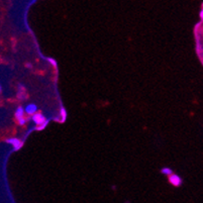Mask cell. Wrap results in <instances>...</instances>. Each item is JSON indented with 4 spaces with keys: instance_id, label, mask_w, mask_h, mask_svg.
I'll list each match as a JSON object with an SVG mask.
<instances>
[{
    "instance_id": "14",
    "label": "cell",
    "mask_w": 203,
    "mask_h": 203,
    "mask_svg": "<svg viewBox=\"0 0 203 203\" xmlns=\"http://www.w3.org/2000/svg\"><path fill=\"white\" fill-rule=\"evenodd\" d=\"M0 92H1V86H0Z\"/></svg>"
},
{
    "instance_id": "11",
    "label": "cell",
    "mask_w": 203,
    "mask_h": 203,
    "mask_svg": "<svg viewBox=\"0 0 203 203\" xmlns=\"http://www.w3.org/2000/svg\"><path fill=\"white\" fill-rule=\"evenodd\" d=\"M48 61H49V62H50L51 64H52V65L54 66V68H57V62H56V61L54 60V59L49 58V59H48Z\"/></svg>"
},
{
    "instance_id": "7",
    "label": "cell",
    "mask_w": 203,
    "mask_h": 203,
    "mask_svg": "<svg viewBox=\"0 0 203 203\" xmlns=\"http://www.w3.org/2000/svg\"><path fill=\"white\" fill-rule=\"evenodd\" d=\"M60 116H61V121H62V122H64L66 120V118H67V111H66V109L64 108V107H62V108H61Z\"/></svg>"
},
{
    "instance_id": "3",
    "label": "cell",
    "mask_w": 203,
    "mask_h": 203,
    "mask_svg": "<svg viewBox=\"0 0 203 203\" xmlns=\"http://www.w3.org/2000/svg\"><path fill=\"white\" fill-rule=\"evenodd\" d=\"M169 182L173 186H175V187H179V186L182 185V179L176 174H172L169 176Z\"/></svg>"
},
{
    "instance_id": "10",
    "label": "cell",
    "mask_w": 203,
    "mask_h": 203,
    "mask_svg": "<svg viewBox=\"0 0 203 203\" xmlns=\"http://www.w3.org/2000/svg\"><path fill=\"white\" fill-rule=\"evenodd\" d=\"M17 121H18L19 125H24V124L26 123V119L24 118V117H22V118H19Z\"/></svg>"
},
{
    "instance_id": "2",
    "label": "cell",
    "mask_w": 203,
    "mask_h": 203,
    "mask_svg": "<svg viewBox=\"0 0 203 203\" xmlns=\"http://www.w3.org/2000/svg\"><path fill=\"white\" fill-rule=\"evenodd\" d=\"M31 116H33L31 117V119H33V122L38 124V125H41V124L45 123V122L46 121L45 115H44L43 113H41V112H36V113H35Z\"/></svg>"
},
{
    "instance_id": "1",
    "label": "cell",
    "mask_w": 203,
    "mask_h": 203,
    "mask_svg": "<svg viewBox=\"0 0 203 203\" xmlns=\"http://www.w3.org/2000/svg\"><path fill=\"white\" fill-rule=\"evenodd\" d=\"M6 143L10 144V145L13 146L14 151H18L19 149H21L23 146V141H20L19 138H11L6 139Z\"/></svg>"
},
{
    "instance_id": "13",
    "label": "cell",
    "mask_w": 203,
    "mask_h": 203,
    "mask_svg": "<svg viewBox=\"0 0 203 203\" xmlns=\"http://www.w3.org/2000/svg\"><path fill=\"white\" fill-rule=\"evenodd\" d=\"M26 67H28V68H31V64H26Z\"/></svg>"
},
{
    "instance_id": "8",
    "label": "cell",
    "mask_w": 203,
    "mask_h": 203,
    "mask_svg": "<svg viewBox=\"0 0 203 203\" xmlns=\"http://www.w3.org/2000/svg\"><path fill=\"white\" fill-rule=\"evenodd\" d=\"M161 172H162V174L167 175V176H170V175H172V174H173V171L171 170L170 168H167V167H166V168H163Z\"/></svg>"
},
{
    "instance_id": "5",
    "label": "cell",
    "mask_w": 203,
    "mask_h": 203,
    "mask_svg": "<svg viewBox=\"0 0 203 203\" xmlns=\"http://www.w3.org/2000/svg\"><path fill=\"white\" fill-rule=\"evenodd\" d=\"M17 97L20 100H25L28 98V94L25 91V87L23 85H18V93H17Z\"/></svg>"
},
{
    "instance_id": "9",
    "label": "cell",
    "mask_w": 203,
    "mask_h": 203,
    "mask_svg": "<svg viewBox=\"0 0 203 203\" xmlns=\"http://www.w3.org/2000/svg\"><path fill=\"white\" fill-rule=\"evenodd\" d=\"M48 123H49V120H46L45 123H43L41 125H38V128H36V129H38V130H41V129H44L46 125H48Z\"/></svg>"
},
{
    "instance_id": "6",
    "label": "cell",
    "mask_w": 203,
    "mask_h": 203,
    "mask_svg": "<svg viewBox=\"0 0 203 203\" xmlns=\"http://www.w3.org/2000/svg\"><path fill=\"white\" fill-rule=\"evenodd\" d=\"M22 117H24V109L21 106H19V107H17V108H16L15 118L18 120L19 118H22Z\"/></svg>"
},
{
    "instance_id": "12",
    "label": "cell",
    "mask_w": 203,
    "mask_h": 203,
    "mask_svg": "<svg viewBox=\"0 0 203 203\" xmlns=\"http://www.w3.org/2000/svg\"><path fill=\"white\" fill-rule=\"evenodd\" d=\"M199 15H200V18H201V19H202V16H203V15H202V10H201V11H200V14H199Z\"/></svg>"
},
{
    "instance_id": "4",
    "label": "cell",
    "mask_w": 203,
    "mask_h": 203,
    "mask_svg": "<svg viewBox=\"0 0 203 203\" xmlns=\"http://www.w3.org/2000/svg\"><path fill=\"white\" fill-rule=\"evenodd\" d=\"M36 111H38V107H36V105L33 103L28 104V106L25 107V109H24V113L28 114V115H33L35 113H36Z\"/></svg>"
}]
</instances>
